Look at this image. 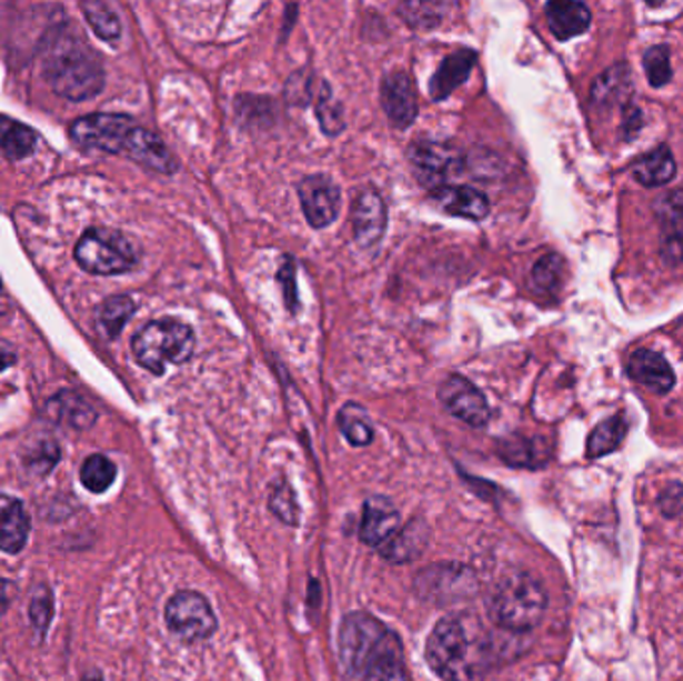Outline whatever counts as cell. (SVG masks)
Instances as JSON below:
<instances>
[{"mask_svg":"<svg viewBox=\"0 0 683 681\" xmlns=\"http://www.w3.org/2000/svg\"><path fill=\"white\" fill-rule=\"evenodd\" d=\"M470 618L448 615L434 625L426 642V662L446 681H478L484 663V648Z\"/></svg>","mask_w":683,"mask_h":681,"instance_id":"obj_1","label":"cell"},{"mask_svg":"<svg viewBox=\"0 0 683 681\" xmlns=\"http://www.w3.org/2000/svg\"><path fill=\"white\" fill-rule=\"evenodd\" d=\"M44 72L52 90L69 100H89L104 89V70L99 59L77 40L62 39L50 49Z\"/></svg>","mask_w":683,"mask_h":681,"instance_id":"obj_2","label":"cell"},{"mask_svg":"<svg viewBox=\"0 0 683 681\" xmlns=\"http://www.w3.org/2000/svg\"><path fill=\"white\" fill-rule=\"evenodd\" d=\"M548 595L544 585L528 573H514L495 588L490 618L508 632H530L544 618Z\"/></svg>","mask_w":683,"mask_h":681,"instance_id":"obj_3","label":"cell"},{"mask_svg":"<svg viewBox=\"0 0 683 681\" xmlns=\"http://www.w3.org/2000/svg\"><path fill=\"white\" fill-rule=\"evenodd\" d=\"M197 338L189 324L164 318L154 320L132 340V354L142 368L162 375L169 364H184L194 352Z\"/></svg>","mask_w":683,"mask_h":681,"instance_id":"obj_4","label":"cell"},{"mask_svg":"<svg viewBox=\"0 0 683 681\" xmlns=\"http://www.w3.org/2000/svg\"><path fill=\"white\" fill-rule=\"evenodd\" d=\"M74 257L90 274L110 277L137 267L139 254L129 238L110 228H90L77 244Z\"/></svg>","mask_w":683,"mask_h":681,"instance_id":"obj_5","label":"cell"},{"mask_svg":"<svg viewBox=\"0 0 683 681\" xmlns=\"http://www.w3.org/2000/svg\"><path fill=\"white\" fill-rule=\"evenodd\" d=\"M390 638L392 632L376 618L362 612L346 615L340 628V660L344 670L350 675L366 672Z\"/></svg>","mask_w":683,"mask_h":681,"instance_id":"obj_6","label":"cell"},{"mask_svg":"<svg viewBox=\"0 0 683 681\" xmlns=\"http://www.w3.org/2000/svg\"><path fill=\"white\" fill-rule=\"evenodd\" d=\"M140 129L142 127L124 114H90L72 122L70 137L84 149L130 157Z\"/></svg>","mask_w":683,"mask_h":681,"instance_id":"obj_7","label":"cell"},{"mask_svg":"<svg viewBox=\"0 0 683 681\" xmlns=\"http://www.w3.org/2000/svg\"><path fill=\"white\" fill-rule=\"evenodd\" d=\"M164 615H167L170 632L179 635L184 642L209 640L219 625L207 598L200 593L190 592V590L174 593L167 603Z\"/></svg>","mask_w":683,"mask_h":681,"instance_id":"obj_8","label":"cell"},{"mask_svg":"<svg viewBox=\"0 0 683 681\" xmlns=\"http://www.w3.org/2000/svg\"><path fill=\"white\" fill-rule=\"evenodd\" d=\"M408 157L412 160L420 180L432 187V190L446 184L444 180L462 167L460 150L442 140H416L412 142Z\"/></svg>","mask_w":683,"mask_h":681,"instance_id":"obj_9","label":"cell"},{"mask_svg":"<svg viewBox=\"0 0 683 681\" xmlns=\"http://www.w3.org/2000/svg\"><path fill=\"white\" fill-rule=\"evenodd\" d=\"M438 398L448 412L472 428H484L490 422V405L484 394L464 375H448L438 388Z\"/></svg>","mask_w":683,"mask_h":681,"instance_id":"obj_10","label":"cell"},{"mask_svg":"<svg viewBox=\"0 0 683 681\" xmlns=\"http://www.w3.org/2000/svg\"><path fill=\"white\" fill-rule=\"evenodd\" d=\"M298 197L308 224L312 228H327L334 222L340 212V188L327 174H314L300 180Z\"/></svg>","mask_w":683,"mask_h":681,"instance_id":"obj_11","label":"cell"},{"mask_svg":"<svg viewBox=\"0 0 683 681\" xmlns=\"http://www.w3.org/2000/svg\"><path fill=\"white\" fill-rule=\"evenodd\" d=\"M474 585L472 572L460 565H430V570L416 578L418 593L434 602H450L468 595Z\"/></svg>","mask_w":683,"mask_h":681,"instance_id":"obj_12","label":"cell"},{"mask_svg":"<svg viewBox=\"0 0 683 681\" xmlns=\"http://www.w3.org/2000/svg\"><path fill=\"white\" fill-rule=\"evenodd\" d=\"M388 224L386 204L376 190L358 192L352 204V230L360 248H374L384 237Z\"/></svg>","mask_w":683,"mask_h":681,"instance_id":"obj_13","label":"cell"},{"mask_svg":"<svg viewBox=\"0 0 683 681\" xmlns=\"http://www.w3.org/2000/svg\"><path fill=\"white\" fill-rule=\"evenodd\" d=\"M382 107L396 129H408L418 117L416 90L406 72H392L382 80Z\"/></svg>","mask_w":683,"mask_h":681,"instance_id":"obj_14","label":"cell"},{"mask_svg":"<svg viewBox=\"0 0 683 681\" xmlns=\"http://www.w3.org/2000/svg\"><path fill=\"white\" fill-rule=\"evenodd\" d=\"M627 372L637 384L644 385L654 394L664 395L674 388L675 374L664 355L654 350L640 348L630 355Z\"/></svg>","mask_w":683,"mask_h":681,"instance_id":"obj_15","label":"cell"},{"mask_svg":"<svg viewBox=\"0 0 683 681\" xmlns=\"http://www.w3.org/2000/svg\"><path fill=\"white\" fill-rule=\"evenodd\" d=\"M432 200L450 217L484 220L490 214V200L474 188L442 184L432 190Z\"/></svg>","mask_w":683,"mask_h":681,"instance_id":"obj_16","label":"cell"},{"mask_svg":"<svg viewBox=\"0 0 683 681\" xmlns=\"http://www.w3.org/2000/svg\"><path fill=\"white\" fill-rule=\"evenodd\" d=\"M400 528V513L386 498H370L360 522V540L366 545H384Z\"/></svg>","mask_w":683,"mask_h":681,"instance_id":"obj_17","label":"cell"},{"mask_svg":"<svg viewBox=\"0 0 683 681\" xmlns=\"http://www.w3.org/2000/svg\"><path fill=\"white\" fill-rule=\"evenodd\" d=\"M660 252L665 264L677 267L683 262V190H677L660 207Z\"/></svg>","mask_w":683,"mask_h":681,"instance_id":"obj_18","label":"cell"},{"mask_svg":"<svg viewBox=\"0 0 683 681\" xmlns=\"http://www.w3.org/2000/svg\"><path fill=\"white\" fill-rule=\"evenodd\" d=\"M478 54L474 50L460 49L448 54L446 59L442 60L436 74L430 80V97L434 100H446L458 87H462L470 72L474 70Z\"/></svg>","mask_w":683,"mask_h":681,"instance_id":"obj_19","label":"cell"},{"mask_svg":"<svg viewBox=\"0 0 683 681\" xmlns=\"http://www.w3.org/2000/svg\"><path fill=\"white\" fill-rule=\"evenodd\" d=\"M30 520L17 498L0 494V550L19 553L29 540Z\"/></svg>","mask_w":683,"mask_h":681,"instance_id":"obj_20","label":"cell"},{"mask_svg":"<svg viewBox=\"0 0 683 681\" xmlns=\"http://www.w3.org/2000/svg\"><path fill=\"white\" fill-rule=\"evenodd\" d=\"M548 27L558 40L580 37L592 22V12L582 2H550L545 7Z\"/></svg>","mask_w":683,"mask_h":681,"instance_id":"obj_21","label":"cell"},{"mask_svg":"<svg viewBox=\"0 0 683 681\" xmlns=\"http://www.w3.org/2000/svg\"><path fill=\"white\" fill-rule=\"evenodd\" d=\"M430 542V530L426 522L414 520L394 533L390 542L382 545V555L392 563H408L418 560Z\"/></svg>","mask_w":683,"mask_h":681,"instance_id":"obj_22","label":"cell"},{"mask_svg":"<svg viewBox=\"0 0 683 681\" xmlns=\"http://www.w3.org/2000/svg\"><path fill=\"white\" fill-rule=\"evenodd\" d=\"M47 414L57 424L69 425L74 430H87L97 420V412L92 410V405L82 395L69 392V390L50 398Z\"/></svg>","mask_w":683,"mask_h":681,"instance_id":"obj_23","label":"cell"},{"mask_svg":"<svg viewBox=\"0 0 683 681\" xmlns=\"http://www.w3.org/2000/svg\"><path fill=\"white\" fill-rule=\"evenodd\" d=\"M634 177L647 188L664 187L675 177V160L670 147H657L635 160Z\"/></svg>","mask_w":683,"mask_h":681,"instance_id":"obj_24","label":"cell"},{"mask_svg":"<svg viewBox=\"0 0 683 681\" xmlns=\"http://www.w3.org/2000/svg\"><path fill=\"white\" fill-rule=\"evenodd\" d=\"M37 147V132L19 120L0 117V154L9 160L30 157Z\"/></svg>","mask_w":683,"mask_h":681,"instance_id":"obj_25","label":"cell"},{"mask_svg":"<svg viewBox=\"0 0 683 681\" xmlns=\"http://www.w3.org/2000/svg\"><path fill=\"white\" fill-rule=\"evenodd\" d=\"M362 675H364L362 681H410L406 668H404L402 645L394 633L388 640L384 650L378 653L374 662L368 665L366 672Z\"/></svg>","mask_w":683,"mask_h":681,"instance_id":"obj_26","label":"cell"},{"mask_svg":"<svg viewBox=\"0 0 683 681\" xmlns=\"http://www.w3.org/2000/svg\"><path fill=\"white\" fill-rule=\"evenodd\" d=\"M500 455L504 462L515 468H538L548 462L550 450L538 440L514 435L500 444Z\"/></svg>","mask_w":683,"mask_h":681,"instance_id":"obj_27","label":"cell"},{"mask_svg":"<svg viewBox=\"0 0 683 681\" xmlns=\"http://www.w3.org/2000/svg\"><path fill=\"white\" fill-rule=\"evenodd\" d=\"M627 434V420L624 415H612L602 424L594 428V432L587 438V458H602L612 454L624 442Z\"/></svg>","mask_w":683,"mask_h":681,"instance_id":"obj_28","label":"cell"},{"mask_svg":"<svg viewBox=\"0 0 683 681\" xmlns=\"http://www.w3.org/2000/svg\"><path fill=\"white\" fill-rule=\"evenodd\" d=\"M338 424L342 434L352 445L372 444L374 440V428L370 424L366 410L362 405L346 404L340 410Z\"/></svg>","mask_w":683,"mask_h":681,"instance_id":"obj_29","label":"cell"},{"mask_svg":"<svg viewBox=\"0 0 683 681\" xmlns=\"http://www.w3.org/2000/svg\"><path fill=\"white\" fill-rule=\"evenodd\" d=\"M137 312L134 300L129 297H112L100 307L99 322L107 337L119 338L132 314Z\"/></svg>","mask_w":683,"mask_h":681,"instance_id":"obj_30","label":"cell"},{"mask_svg":"<svg viewBox=\"0 0 683 681\" xmlns=\"http://www.w3.org/2000/svg\"><path fill=\"white\" fill-rule=\"evenodd\" d=\"M114 478H117V465L112 464L107 455H90L80 468V482L94 494L107 492Z\"/></svg>","mask_w":683,"mask_h":681,"instance_id":"obj_31","label":"cell"},{"mask_svg":"<svg viewBox=\"0 0 683 681\" xmlns=\"http://www.w3.org/2000/svg\"><path fill=\"white\" fill-rule=\"evenodd\" d=\"M627 89H630V70L624 64H617L595 80L592 100L595 104H604L605 107V104H612L615 100H620V97H624Z\"/></svg>","mask_w":683,"mask_h":681,"instance_id":"obj_32","label":"cell"},{"mask_svg":"<svg viewBox=\"0 0 683 681\" xmlns=\"http://www.w3.org/2000/svg\"><path fill=\"white\" fill-rule=\"evenodd\" d=\"M317 119L322 127V132L328 137H337L342 130H344V112L340 102L334 99L332 89L328 84H322L318 90L317 102Z\"/></svg>","mask_w":683,"mask_h":681,"instance_id":"obj_33","label":"cell"},{"mask_svg":"<svg viewBox=\"0 0 683 681\" xmlns=\"http://www.w3.org/2000/svg\"><path fill=\"white\" fill-rule=\"evenodd\" d=\"M84 17L89 20L90 27L97 32V37L107 42H114L120 39V20L117 12L110 9L109 4L102 2H84L82 4Z\"/></svg>","mask_w":683,"mask_h":681,"instance_id":"obj_34","label":"cell"},{"mask_svg":"<svg viewBox=\"0 0 683 681\" xmlns=\"http://www.w3.org/2000/svg\"><path fill=\"white\" fill-rule=\"evenodd\" d=\"M565 262L558 254H548L535 262L532 280L542 292H555L564 280Z\"/></svg>","mask_w":683,"mask_h":681,"instance_id":"obj_35","label":"cell"},{"mask_svg":"<svg viewBox=\"0 0 683 681\" xmlns=\"http://www.w3.org/2000/svg\"><path fill=\"white\" fill-rule=\"evenodd\" d=\"M670 59H672L670 57V49L665 44L652 47L644 54L645 74H647L650 84L655 87V89L665 87L672 80V62H670Z\"/></svg>","mask_w":683,"mask_h":681,"instance_id":"obj_36","label":"cell"},{"mask_svg":"<svg viewBox=\"0 0 683 681\" xmlns=\"http://www.w3.org/2000/svg\"><path fill=\"white\" fill-rule=\"evenodd\" d=\"M30 622L40 633L49 630L52 615H54V598L49 585H37L30 595L29 605Z\"/></svg>","mask_w":683,"mask_h":681,"instance_id":"obj_37","label":"cell"},{"mask_svg":"<svg viewBox=\"0 0 683 681\" xmlns=\"http://www.w3.org/2000/svg\"><path fill=\"white\" fill-rule=\"evenodd\" d=\"M270 510L277 515L278 520L294 525L298 522V505L294 492L290 490V485L280 482L274 485L272 494H270Z\"/></svg>","mask_w":683,"mask_h":681,"instance_id":"obj_38","label":"cell"},{"mask_svg":"<svg viewBox=\"0 0 683 681\" xmlns=\"http://www.w3.org/2000/svg\"><path fill=\"white\" fill-rule=\"evenodd\" d=\"M59 462V448L54 442H42L30 450L29 455L24 458V464L37 474H49L50 468Z\"/></svg>","mask_w":683,"mask_h":681,"instance_id":"obj_39","label":"cell"},{"mask_svg":"<svg viewBox=\"0 0 683 681\" xmlns=\"http://www.w3.org/2000/svg\"><path fill=\"white\" fill-rule=\"evenodd\" d=\"M277 280L280 282V287L284 288L282 294H284L288 310L298 312L297 267L290 258L284 260V264L278 270Z\"/></svg>","mask_w":683,"mask_h":681,"instance_id":"obj_40","label":"cell"},{"mask_svg":"<svg viewBox=\"0 0 683 681\" xmlns=\"http://www.w3.org/2000/svg\"><path fill=\"white\" fill-rule=\"evenodd\" d=\"M660 508L667 518H675V515L683 513V485H670L660 498Z\"/></svg>","mask_w":683,"mask_h":681,"instance_id":"obj_41","label":"cell"},{"mask_svg":"<svg viewBox=\"0 0 683 681\" xmlns=\"http://www.w3.org/2000/svg\"><path fill=\"white\" fill-rule=\"evenodd\" d=\"M12 595H14V585H12L9 580L0 578V618H2V615H4V612L9 610Z\"/></svg>","mask_w":683,"mask_h":681,"instance_id":"obj_42","label":"cell"},{"mask_svg":"<svg viewBox=\"0 0 683 681\" xmlns=\"http://www.w3.org/2000/svg\"><path fill=\"white\" fill-rule=\"evenodd\" d=\"M14 362V352L7 342L0 340V372H4Z\"/></svg>","mask_w":683,"mask_h":681,"instance_id":"obj_43","label":"cell"},{"mask_svg":"<svg viewBox=\"0 0 683 681\" xmlns=\"http://www.w3.org/2000/svg\"><path fill=\"white\" fill-rule=\"evenodd\" d=\"M87 681H102V678H100L99 673H94V675H89Z\"/></svg>","mask_w":683,"mask_h":681,"instance_id":"obj_44","label":"cell"}]
</instances>
